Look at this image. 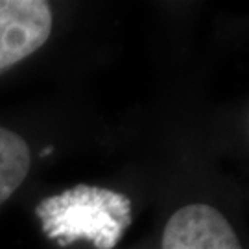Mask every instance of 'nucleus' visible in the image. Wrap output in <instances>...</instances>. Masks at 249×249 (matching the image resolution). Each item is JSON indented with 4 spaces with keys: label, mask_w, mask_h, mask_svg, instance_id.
Here are the masks:
<instances>
[{
    "label": "nucleus",
    "mask_w": 249,
    "mask_h": 249,
    "mask_svg": "<svg viewBox=\"0 0 249 249\" xmlns=\"http://www.w3.org/2000/svg\"><path fill=\"white\" fill-rule=\"evenodd\" d=\"M36 214L46 238L63 248L87 240L96 249H113L133 222L129 197L96 185H76L45 197Z\"/></svg>",
    "instance_id": "f257e3e1"
},
{
    "label": "nucleus",
    "mask_w": 249,
    "mask_h": 249,
    "mask_svg": "<svg viewBox=\"0 0 249 249\" xmlns=\"http://www.w3.org/2000/svg\"><path fill=\"white\" fill-rule=\"evenodd\" d=\"M52 20L45 0H0V74L45 45Z\"/></svg>",
    "instance_id": "f03ea898"
},
{
    "label": "nucleus",
    "mask_w": 249,
    "mask_h": 249,
    "mask_svg": "<svg viewBox=\"0 0 249 249\" xmlns=\"http://www.w3.org/2000/svg\"><path fill=\"white\" fill-rule=\"evenodd\" d=\"M162 249H242V244L218 209L190 203L170 216L162 231Z\"/></svg>",
    "instance_id": "7ed1b4c3"
},
{
    "label": "nucleus",
    "mask_w": 249,
    "mask_h": 249,
    "mask_svg": "<svg viewBox=\"0 0 249 249\" xmlns=\"http://www.w3.org/2000/svg\"><path fill=\"white\" fill-rule=\"evenodd\" d=\"M32 166L26 141L0 125V205H4L24 183Z\"/></svg>",
    "instance_id": "20e7f679"
}]
</instances>
